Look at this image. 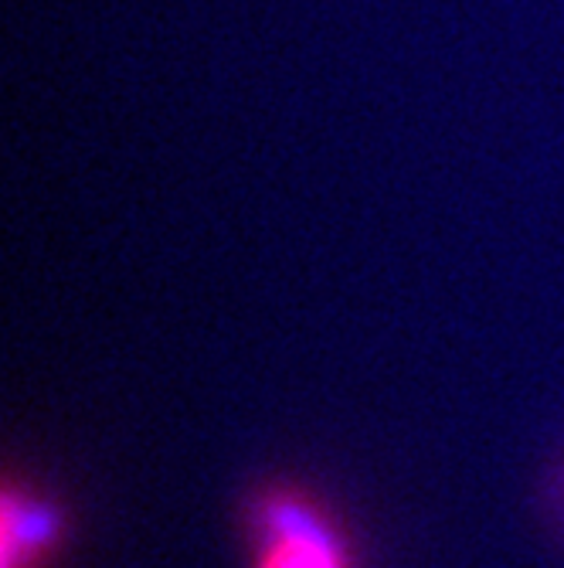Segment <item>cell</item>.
<instances>
[{
	"label": "cell",
	"mask_w": 564,
	"mask_h": 568,
	"mask_svg": "<svg viewBox=\"0 0 564 568\" xmlns=\"http://www.w3.org/2000/svg\"><path fill=\"white\" fill-rule=\"evenodd\" d=\"M69 518L55 494L8 480L0 497V568H55Z\"/></svg>",
	"instance_id": "7a4b0ae2"
},
{
	"label": "cell",
	"mask_w": 564,
	"mask_h": 568,
	"mask_svg": "<svg viewBox=\"0 0 564 568\" xmlns=\"http://www.w3.org/2000/svg\"><path fill=\"white\" fill-rule=\"evenodd\" d=\"M557 497H561V507H564V477H561V484H557Z\"/></svg>",
	"instance_id": "3957f363"
},
{
	"label": "cell",
	"mask_w": 564,
	"mask_h": 568,
	"mask_svg": "<svg viewBox=\"0 0 564 568\" xmlns=\"http://www.w3.org/2000/svg\"><path fill=\"white\" fill-rule=\"evenodd\" d=\"M245 568H357V548L330 507L299 484H269L245 510Z\"/></svg>",
	"instance_id": "6da1fadb"
}]
</instances>
